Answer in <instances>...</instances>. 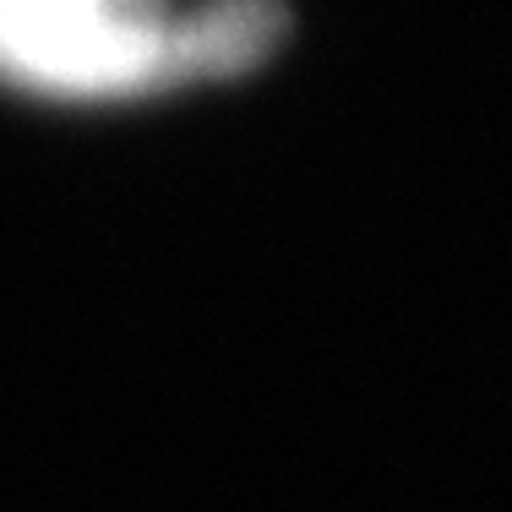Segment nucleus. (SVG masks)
Returning a JSON list of instances; mask_svg holds the SVG:
<instances>
[{"label":"nucleus","instance_id":"f257e3e1","mask_svg":"<svg viewBox=\"0 0 512 512\" xmlns=\"http://www.w3.org/2000/svg\"><path fill=\"white\" fill-rule=\"evenodd\" d=\"M273 28L267 0L202 11L169 0H0V77L60 99H120L246 66L273 44Z\"/></svg>","mask_w":512,"mask_h":512}]
</instances>
